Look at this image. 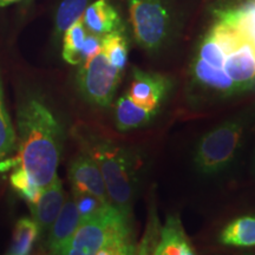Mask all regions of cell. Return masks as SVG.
I'll return each instance as SVG.
<instances>
[{
  "label": "cell",
  "instance_id": "6da1fadb",
  "mask_svg": "<svg viewBox=\"0 0 255 255\" xmlns=\"http://www.w3.org/2000/svg\"><path fill=\"white\" fill-rule=\"evenodd\" d=\"M18 163L41 189L57 177L63 146L62 127L46 104L28 98L18 109Z\"/></svg>",
  "mask_w": 255,
  "mask_h": 255
},
{
  "label": "cell",
  "instance_id": "7a4b0ae2",
  "mask_svg": "<svg viewBox=\"0 0 255 255\" xmlns=\"http://www.w3.org/2000/svg\"><path fill=\"white\" fill-rule=\"evenodd\" d=\"M88 154L100 168L111 205L129 219L138 184L135 156L109 141L90 143Z\"/></svg>",
  "mask_w": 255,
  "mask_h": 255
},
{
  "label": "cell",
  "instance_id": "3957f363",
  "mask_svg": "<svg viewBox=\"0 0 255 255\" xmlns=\"http://www.w3.org/2000/svg\"><path fill=\"white\" fill-rule=\"evenodd\" d=\"M246 123L228 120L206 133L197 143L194 163L203 175H214L226 169L238 154Z\"/></svg>",
  "mask_w": 255,
  "mask_h": 255
},
{
  "label": "cell",
  "instance_id": "277c9868",
  "mask_svg": "<svg viewBox=\"0 0 255 255\" xmlns=\"http://www.w3.org/2000/svg\"><path fill=\"white\" fill-rule=\"evenodd\" d=\"M128 219L113 205L101 207L94 215L83 220L66 246L96 255L102 247L128 240Z\"/></svg>",
  "mask_w": 255,
  "mask_h": 255
},
{
  "label": "cell",
  "instance_id": "5b68a950",
  "mask_svg": "<svg viewBox=\"0 0 255 255\" xmlns=\"http://www.w3.org/2000/svg\"><path fill=\"white\" fill-rule=\"evenodd\" d=\"M130 21L137 43L146 51L162 47L169 33L170 17L161 0H129Z\"/></svg>",
  "mask_w": 255,
  "mask_h": 255
},
{
  "label": "cell",
  "instance_id": "8992f818",
  "mask_svg": "<svg viewBox=\"0 0 255 255\" xmlns=\"http://www.w3.org/2000/svg\"><path fill=\"white\" fill-rule=\"evenodd\" d=\"M121 71L111 65L103 52L83 63L78 73L79 90L87 101L107 108L119 87Z\"/></svg>",
  "mask_w": 255,
  "mask_h": 255
},
{
  "label": "cell",
  "instance_id": "52a82bcc",
  "mask_svg": "<svg viewBox=\"0 0 255 255\" xmlns=\"http://www.w3.org/2000/svg\"><path fill=\"white\" fill-rule=\"evenodd\" d=\"M69 178L73 193H84L95 196L103 205H111L104 178L97 163L90 155H79L71 162L69 168Z\"/></svg>",
  "mask_w": 255,
  "mask_h": 255
},
{
  "label": "cell",
  "instance_id": "ba28073f",
  "mask_svg": "<svg viewBox=\"0 0 255 255\" xmlns=\"http://www.w3.org/2000/svg\"><path fill=\"white\" fill-rule=\"evenodd\" d=\"M169 89L170 82L164 76L133 69L132 81L128 96L136 104L145 109L157 111V108L167 96Z\"/></svg>",
  "mask_w": 255,
  "mask_h": 255
},
{
  "label": "cell",
  "instance_id": "9c48e42d",
  "mask_svg": "<svg viewBox=\"0 0 255 255\" xmlns=\"http://www.w3.org/2000/svg\"><path fill=\"white\" fill-rule=\"evenodd\" d=\"M223 71L235 83L239 91L247 90L255 84V46L242 38L226 55Z\"/></svg>",
  "mask_w": 255,
  "mask_h": 255
},
{
  "label": "cell",
  "instance_id": "30bf717a",
  "mask_svg": "<svg viewBox=\"0 0 255 255\" xmlns=\"http://www.w3.org/2000/svg\"><path fill=\"white\" fill-rule=\"evenodd\" d=\"M65 202L63 183L58 177L50 186L41 190L39 199L31 206L33 220L40 232H49L51 226L56 221L60 209Z\"/></svg>",
  "mask_w": 255,
  "mask_h": 255
},
{
  "label": "cell",
  "instance_id": "8fae6325",
  "mask_svg": "<svg viewBox=\"0 0 255 255\" xmlns=\"http://www.w3.org/2000/svg\"><path fill=\"white\" fill-rule=\"evenodd\" d=\"M79 225H81V216H79L75 200L65 201L56 221L47 232L49 233V237H47L49 250L53 254L59 255L60 251L71 240L72 235L77 231Z\"/></svg>",
  "mask_w": 255,
  "mask_h": 255
},
{
  "label": "cell",
  "instance_id": "7c38bea8",
  "mask_svg": "<svg viewBox=\"0 0 255 255\" xmlns=\"http://www.w3.org/2000/svg\"><path fill=\"white\" fill-rule=\"evenodd\" d=\"M83 23L91 33L100 37L122 30L119 13L107 0H97L88 6L83 14Z\"/></svg>",
  "mask_w": 255,
  "mask_h": 255
},
{
  "label": "cell",
  "instance_id": "4fadbf2b",
  "mask_svg": "<svg viewBox=\"0 0 255 255\" xmlns=\"http://www.w3.org/2000/svg\"><path fill=\"white\" fill-rule=\"evenodd\" d=\"M152 255H196L176 216H169Z\"/></svg>",
  "mask_w": 255,
  "mask_h": 255
},
{
  "label": "cell",
  "instance_id": "5bb4252c",
  "mask_svg": "<svg viewBox=\"0 0 255 255\" xmlns=\"http://www.w3.org/2000/svg\"><path fill=\"white\" fill-rule=\"evenodd\" d=\"M193 77L202 88L209 89L219 94L228 96L237 94L239 89L235 83L228 77L223 69H218L206 63L205 60L195 58L193 64Z\"/></svg>",
  "mask_w": 255,
  "mask_h": 255
},
{
  "label": "cell",
  "instance_id": "9a60e30c",
  "mask_svg": "<svg viewBox=\"0 0 255 255\" xmlns=\"http://www.w3.org/2000/svg\"><path fill=\"white\" fill-rule=\"evenodd\" d=\"M156 110H149L136 104L129 96H122L117 102L115 110V122L121 131H129L144 127L151 122Z\"/></svg>",
  "mask_w": 255,
  "mask_h": 255
},
{
  "label": "cell",
  "instance_id": "2e32d148",
  "mask_svg": "<svg viewBox=\"0 0 255 255\" xmlns=\"http://www.w3.org/2000/svg\"><path fill=\"white\" fill-rule=\"evenodd\" d=\"M219 240L226 246H255V216H241L222 229Z\"/></svg>",
  "mask_w": 255,
  "mask_h": 255
},
{
  "label": "cell",
  "instance_id": "e0dca14e",
  "mask_svg": "<svg viewBox=\"0 0 255 255\" xmlns=\"http://www.w3.org/2000/svg\"><path fill=\"white\" fill-rule=\"evenodd\" d=\"M220 20L234 26L255 46V0H248L237 8L221 12Z\"/></svg>",
  "mask_w": 255,
  "mask_h": 255
},
{
  "label": "cell",
  "instance_id": "ac0fdd59",
  "mask_svg": "<svg viewBox=\"0 0 255 255\" xmlns=\"http://www.w3.org/2000/svg\"><path fill=\"white\" fill-rule=\"evenodd\" d=\"M39 227L32 219H20L15 223L13 240L6 255H27L39 235Z\"/></svg>",
  "mask_w": 255,
  "mask_h": 255
},
{
  "label": "cell",
  "instance_id": "d6986e66",
  "mask_svg": "<svg viewBox=\"0 0 255 255\" xmlns=\"http://www.w3.org/2000/svg\"><path fill=\"white\" fill-rule=\"evenodd\" d=\"M102 52L107 57L111 65L122 71L128 63V40L124 37L123 30L111 32L102 37Z\"/></svg>",
  "mask_w": 255,
  "mask_h": 255
},
{
  "label": "cell",
  "instance_id": "ffe728a7",
  "mask_svg": "<svg viewBox=\"0 0 255 255\" xmlns=\"http://www.w3.org/2000/svg\"><path fill=\"white\" fill-rule=\"evenodd\" d=\"M87 38V28L82 19L65 31L63 41V58L72 65L82 63V49Z\"/></svg>",
  "mask_w": 255,
  "mask_h": 255
},
{
  "label": "cell",
  "instance_id": "44dd1931",
  "mask_svg": "<svg viewBox=\"0 0 255 255\" xmlns=\"http://www.w3.org/2000/svg\"><path fill=\"white\" fill-rule=\"evenodd\" d=\"M89 0H63L59 5L56 15V30L58 33H63L82 19L87 9Z\"/></svg>",
  "mask_w": 255,
  "mask_h": 255
},
{
  "label": "cell",
  "instance_id": "7402d4cb",
  "mask_svg": "<svg viewBox=\"0 0 255 255\" xmlns=\"http://www.w3.org/2000/svg\"><path fill=\"white\" fill-rule=\"evenodd\" d=\"M11 184L30 205L37 202L43 190L38 186L34 178L21 167L14 170V173L11 175Z\"/></svg>",
  "mask_w": 255,
  "mask_h": 255
},
{
  "label": "cell",
  "instance_id": "603a6c76",
  "mask_svg": "<svg viewBox=\"0 0 255 255\" xmlns=\"http://www.w3.org/2000/svg\"><path fill=\"white\" fill-rule=\"evenodd\" d=\"M226 55L225 50L220 45L219 41L215 39L212 32L205 37L199 47V52H197V58L205 60L206 63L210 64L212 66L218 69H223V63H225Z\"/></svg>",
  "mask_w": 255,
  "mask_h": 255
},
{
  "label": "cell",
  "instance_id": "cb8c5ba5",
  "mask_svg": "<svg viewBox=\"0 0 255 255\" xmlns=\"http://www.w3.org/2000/svg\"><path fill=\"white\" fill-rule=\"evenodd\" d=\"M17 136L5 105L0 108V159L14 149Z\"/></svg>",
  "mask_w": 255,
  "mask_h": 255
},
{
  "label": "cell",
  "instance_id": "d4e9b609",
  "mask_svg": "<svg viewBox=\"0 0 255 255\" xmlns=\"http://www.w3.org/2000/svg\"><path fill=\"white\" fill-rule=\"evenodd\" d=\"M75 195V203L77 206L79 216H81V222L83 220L88 219L89 216L94 215L101 207H103L105 205L101 203V201L98 199H96L95 196L89 195V194H84V193H79L76 194L73 193Z\"/></svg>",
  "mask_w": 255,
  "mask_h": 255
},
{
  "label": "cell",
  "instance_id": "484cf974",
  "mask_svg": "<svg viewBox=\"0 0 255 255\" xmlns=\"http://www.w3.org/2000/svg\"><path fill=\"white\" fill-rule=\"evenodd\" d=\"M100 52H102V37L94 33L88 34L82 49V63H85Z\"/></svg>",
  "mask_w": 255,
  "mask_h": 255
},
{
  "label": "cell",
  "instance_id": "4316f807",
  "mask_svg": "<svg viewBox=\"0 0 255 255\" xmlns=\"http://www.w3.org/2000/svg\"><path fill=\"white\" fill-rule=\"evenodd\" d=\"M129 250L128 240L116 241L102 247L96 255H129Z\"/></svg>",
  "mask_w": 255,
  "mask_h": 255
},
{
  "label": "cell",
  "instance_id": "83f0119b",
  "mask_svg": "<svg viewBox=\"0 0 255 255\" xmlns=\"http://www.w3.org/2000/svg\"><path fill=\"white\" fill-rule=\"evenodd\" d=\"M59 255H88V254L83 253V252L76 250V248H72L70 246H65L62 251H60Z\"/></svg>",
  "mask_w": 255,
  "mask_h": 255
},
{
  "label": "cell",
  "instance_id": "f1b7e54d",
  "mask_svg": "<svg viewBox=\"0 0 255 255\" xmlns=\"http://www.w3.org/2000/svg\"><path fill=\"white\" fill-rule=\"evenodd\" d=\"M19 0H0V7H4V6L11 5L13 2H17Z\"/></svg>",
  "mask_w": 255,
  "mask_h": 255
},
{
  "label": "cell",
  "instance_id": "f546056e",
  "mask_svg": "<svg viewBox=\"0 0 255 255\" xmlns=\"http://www.w3.org/2000/svg\"><path fill=\"white\" fill-rule=\"evenodd\" d=\"M4 105V97H2V89H1V84H0V108Z\"/></svg>",
  "mask_w": 255,
  "mask_h": 255
}]
</instances>
